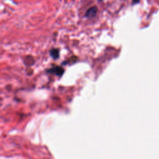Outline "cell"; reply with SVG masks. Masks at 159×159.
<instances>
[{"mask_svg":"<svg viewBox=\"0 0 159 159\" xmlns=\"http://www.w3.org/2000/svg\"><path fill=\"white\" fill-rule=\"evenodd\" d=\"M98 12V8L96 6H93L86 11L85 13V16L88 18H94L97 15Z\"/></svg>","mask_w":159,"mask_h":159,"instance_id":"1","label":"cell"},{"mask_svg":"<svg viewBox=\"0 0 159 159\" xmlns=\"http://www.w3.org/2000/svg\"><path fill=\"white\" fill-rule=\"evenodd\" d=\"M48 72L55 74L58 76H62L63 72H64V70H63V69L60 67H55L48 70Z\"/></svg>","mask_w":159,"mask_h":159,"instance_id":"2","label":"cell"},{"mask_svg":"<svg viewBox=\"0 0 159 159\" xmlns=\"http://www.w3.org/2000/svg\"><path fill=\"white\" fill-rule=\"evenodd\" d=\"M50 53L51 55V56L54 59H57L59 57V51L58 49H52L50 51Z\"/></svg>","mask_w":159,"mask_h":159,"instance_id":"3","label":"cell"},{"mask_svg":"<svg viewBox=\"0 0 159 159\" xmlns=\"http://www.w3.org/2000/svg\"><path fill=\"white\" fill-rule=\"evenodd\" d=\"M139 1H140V0H133L132 3H133V4H137V3H139Z\"/></svg>","mask_w":159,"mask_h":159,"instance_id":"4","label":"cell"},{"mask_svg":"<svg viewBox=\"0 0 159 159\" xmlns=\"http://www.w3.org/2000/svg\"><path fill=\"white\" fill-rule=\"evenodd\" d=\"M99 1H103V0H99Z\"/></svg>","mask_w":159,"mask_h":159,"instance_id":"5","label":"cell"}]
</instances>
